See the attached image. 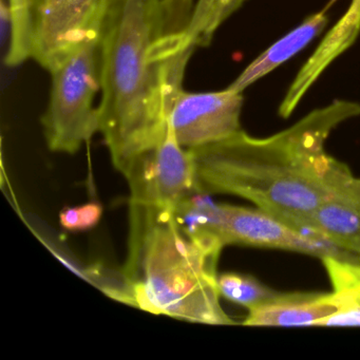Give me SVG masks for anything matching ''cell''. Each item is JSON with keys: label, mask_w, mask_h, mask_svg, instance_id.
<instances>
[{"label": "cell", "mask_w": 360, "mask_h": 360, "mask_svg": "<svg viewBox=\"0 0 360 360\" xmlns=\"http://www.w3.org/2000/svg\"><path fill=\"white\" fill-rule=\"evenodd\" d=\"M333 286V292L345 301L360 305V262L334 257L321 259Z\"/></svg>", "instance_id": "obj_16"}, {"label": "cell", "mask_w": 360, "mask_h": 360, "mask_svg": "<svg viewBox=\"0 0 360 360\" xmlns=\"http://www.w3.org/2000/svg\"><path fill=\"white\" fill-rule=\"evenodd\" d=\"M218 261L181 231L172 210L128 250L123 285L110 296L155 315L231 326L236 322L220 304Z\"/></svg>", "instance_id": "obj_3"}, {"label": "cell", "mask_w": 360, "mask_h": 360, "mask_svg": "<svg viewBox=\"0 0 360 360\" xmlns=\"http://www.w3.org/2000/svg\"><path fill=\"white\" fill-rule=\"evenodd\" d=\"M243 96L231 88L212 92L182 90L169 113L170 129L185 149L205 146L241 131Z\"/></svg>", "instance_id": "obj_7"}, {"label": "cell", "mask_w": 360, "mask_h": 360, "mask_svg": "<svg viewBox=\"0 0 360 360\" xmlns=\"http://www.w3.org/2000/svg\"><path fill=\"white\" fill-rule=\"evenodd\" d=\"M162 0H112L101 29L100 132L123 174L167 134L184 69L164 50Z\"/></svg>", "instance_id": "obj_2"}, {"label": "cell", "mask_w": 360, "mask_h": 360, "mask_svg": "<svg viewBox=\"0 0 360 360\" xmlns=\"http://www.w3.org/2000/svg\"><path fill=\"white\" fill-rule=\"evenodd\" d=\"M359 115L357 103L335 101L269 138L241 130L188 149L195 189L243 198L311 237L309 222L316 208L352 174L326 153L324 145L339 124Z\"/></svg>", "instance_id": "obj_1"}, {"label": "cell", "mask_w": 360, "mask_h": 360, "mask_svg": "<svg viewBox=\"0 0 360 360\" xmlns=\"http://www.w3.org/2000/svg\"><path fill=\"white\" fill-rule=\"evenodd\" d=\"M360 32V0H353L347 13L326 33L317 49L303 65L280 105L279 115L288 119L323 71L349 49Z\"/></svg>", "instance_id": "obj_10"}, {"label": "cell", "mask_w": 360, "mask_h": 360, "mask_svg": "<svg viewBox=\"0 0 360 360\" xmlns=\"http://www.w3.org/2000/svg\"><path fill=\"white\" fill-rule=\"evenodd\" d=\"M112 0H33L32 56L49 72L101 33Z\"/></svg>", "instance_id": "obj_6"}, {"label": "cell", "mask_w": 360, "mask_h": 360, "mask_svg": "<svg viewBox=\"0 0 360 360\" xmlns=\"http://www.w3.org/2000/svg\"><path fill=\"white\" fill-rule=\"evenodd\" d=\"M223 236L226 245L242 244L302 252L323 259L360 262L337 246L309 237L263 210L222 204Z\"/></svg>", "instance_id": "obj_8"}, {"label": "cell", "mask_w": 360, "mask_h": 360, "mask_svg": "<svg viewBox=\"0 0 360 360\" xmlns=\"http://www.w3.org/2000/svg\"><path fill=\"white\" fill-rule=\"evenodd\" d=\"M309 235L360 261V179L351 174L316 208Z\"/></svg>", "instance_id": "obj_9"}, {"label": "cell", "mask_w": 360, "mask_h": 360, "mask_svg": "<svg viewBox=\"0 0 360 360\" xmlns=\"http://www.w3.org/2000/svg\"><path fill=\"white\" fill-rule=\"evenodd\" d=\"M103 208L96 202H89L75 207L65 208L60 214L63 229L69 231H85L94 229L102 219Z\"/></svg>", "instance_id": "obj_17"}, {"label": "cell", "mask_w": 360, "mask_h": 360, "mask_svg": "<svg viewBox=\"0 0 360 360\" xmlns=\"http://www.w3.org/2000/svg\"><path fill=\"white\" fill-rule=\"evenodd\" d=\"M219 292L231 302L250 309L271 302L281 292L271 290L252 276L224 273L218 276Z\"/></svg>", "instance_id": "obj_15"}, {"label": "cell", "mask_w": 360, "mask_h": 360, "mask_svg": "<svg viewBox=\"0 0 360 360\" xmlns=\"http://www.w3.org/2000/svg\"><path fill=\"white\" fill-rule=\"evenodd\" d=\"M33 0H8L9 18V47L5 63L8 67H18L32 56Z\"/></svg>", "instance_id": "obj_14"}, {"label": "cell", "mask_w": 360, "mask_h": 360, "mask_svg": "<svg viewBox=\"0 0 360 360\" xmlns=\"http://www.w3.org/2000/svg\"><path fill=\"white\" fill-rule=\"evenodd\" d=\"M101 33L89 37L49 71V102L41 117L46 142L54 153H77L100 132L96 98L101 92Z\"/></svg>", "instance_id": "obj_4"}, {"label": "cell", "mask_w": 360, "mask_h": 360, "mask_svg": "<svg viewBox=\"0 0 360 360\" xmlns=\"http://www.w3.org/2000/svg\"><path fill=\"white\" fill-rule=\"evenodd\" d=\"M340 299L330 294H280L271 302L250 309L244 326H316L340 309Z\"/></svg>", "instance_id": "obj_11"}, {"label": "cell", "mask_w": 360, "mask_h": 360, "mask_svg": "<svg viewBox=\"0 0 360 360\" xmlns=\"http://www.w3.org/2000/svg\"><path fill=\"white\" fill-rule=\"evenodd\" d=\"M124 176L129 185L128 250L195 189L191 153L179 144L170 127L165 138L132 160Z\"/></svg>", "instance_id": "obj_5"}, {"label": "cell", "mask_w": 360, "mask_h": 360, "mask_svg": "<svg viewBox=\"0 0 360 360\" xmlns=\"http://www.w3.org/2000/svg\"><path fill=\"white\" fill-rule=\"evenodd\" d=\"M340 302V309L336 313L320 320L316 326H360V305L342 299Z\"/></svg>", "instance_id": "obj_18"}, {"label": "cell", "mask_w": 360, "mask_h": 360, "mask_svg": "<svg viewBox=\"0 0 360 360\" xmlns=\"http://www.w3.org/2000/svg\"><path fill=\"white\" fill-rule=\"evenodd\" d=\"M245 1L246 0H214V5L217 10L225 15H233Z\"/></svg>", "instance_id": "obj_19"}, {"label": "cell", "mask_w": 360, "mask_h": 360, "mask_svg": "<svg viewBox=\"0 0 360 360\" xmlns=\"http://www.w3.org/2000/svg\"><path fill=\"white\" fill-rule=\"evenodd\" d=\"M328 22L326 9L309 16L302 24L284 35L269 49L261 53L254 62L250 63L244 69L243 72L229 86V88L233 91L242 94L248 86L256 83L257 81L278 68L280 65L288 62L301 50L304 49L323 31Z\"/></svg>", "instance_id": "obj_12"}, {"label": "cell", "mask_w": 360, "mask_h": 360, "mask_svg": "<svg viewBox=\"0 0 360 360\" xmlns=\"http://www.w3.org/2000/svg\"><path fill=\"white\" fill-rule=\"evenodd\" d=\"M174 219L181 231L206 252L220 257L226 243L223 236L222 204H216L207 193H195L174 210Z\"/></svg>", "instance_id": "obj_13"}]
</instances>
